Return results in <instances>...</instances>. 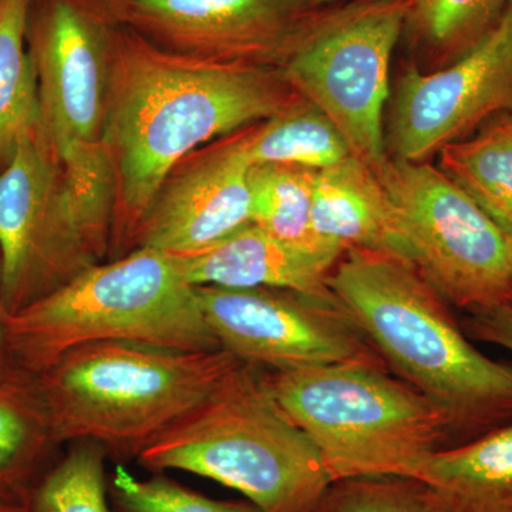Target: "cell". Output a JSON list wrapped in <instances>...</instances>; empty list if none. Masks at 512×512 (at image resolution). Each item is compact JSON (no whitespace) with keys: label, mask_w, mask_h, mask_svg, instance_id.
<instances>
[{"label":"cell","mask_w":512,"mask_h":512,"mask_svg":"<svg viewBox=\"0 0 512 512\" xmlns=\"http://www.w3.org/2000/svg\"><path fill=\"white\" fill-rule=\"evenodd\" d=\"M0 512H30L29 508L20 507V505H13L0 501Z\"/></svg>","instance_id":"obj_31"},{"label":"cell","mask_w":512,"mask_h":512,"mask_svg":"<svg viewBox=\"0 0 512 512\" xmlns=\"http://www.w3.org/2000/svg\"><path fill=\"white\" fill-rule=\"evenodd\" d=\"M505 6L507 0H410L407 26L439 69L480 42Z\"/></svg>","instance_id":"obj_24"},{"label":"cell","mask_w":512,"mask_h":512,"mask_svg":"<svg viewBox=\"0 0 512 512\" xmlns=\"http://www.w3.org/2000/svg\"><path fill=\"white\" fill-rule=\"evenodd\" d=\"M8 316L2 292V271H0V382L22 372L13 362L8 338Z\"/></svg>","instance_id":"obj_29"},{"label":"cell","mask_w":512,"mask_h":512,"mask_svg":"<svg viewBox=\"0 0 512 512\" xmlns=\"http://www.w3.org/2000/svg\"><path fill=\"white\" fill-rule=\"evenodd\" d=\"M256 124L211 141L174 165L138 229L136 248L183 254L251 225L249 147Z\"/></svg>","instance_id":"obj_14"},{"label":"cell","mask_w":512,"mask_h":512,"mask_svg":"<svg viewBox=\"0 0 512 512\" xmlns=\"http://www.w3.org/2000/svg\"><path fill=\"white\" fill-rule=\"evenodd\" d=\"M60 446L49 414L26 372L0 382V501L30 507L36 485ZM30 510V508H29Z\"/></svg>","instance_id":"obj_18"},{"label":"cell","mask_w":512,"mask_h":512,"mask_svg":"<svg viewBox=\"0 0 512 512\" xmlns=\"http://www.w3.org/2000/svg\"><path fill=\"white\" fill-rule=\"evenodd\" d=\"M32 0H0V170L23 134L39 124L35 70L28 49Z\"/></svg>","instance_id":"obj_22"},{"label":"cell","mask_w":512,"mask_h":512,"mask_svg":"<svg viewBox=\"0 0 512 512\" xmlns=\"http://www.w3.org/2000/svg\"><path fill=\"white\" fill-rule=\"evenodd\" d=\"M512 111V5L463 56L439 69L410 64L394 94L387 150L426 163L485 121Z\"/></svg>","instance_id":"obj_11"},{"label":"cell","mask_w":512,"mask_h":512,"mask_svg":"<svg viewBox=\"0 0 512 512\" xmlns=\"http://www.w3.org/2000/svg\"><path fill=\"white\" fill-rule=\"evenodd\" d=\"M507 5H512V0H507Z\"/></svg>","instance_id":"obj_32"},{"label":"cell","mask_w":512,"mask_h":512,"mask_svg":"<svg viewBox=\"0 0 512 512\" xmlns=\"http://www.w3.org/2000/svg\"><path fill=\"white\" fill-rule=\"evenodd\" d=\"M111 493L121 512H262L249 501L234 503L205 497L163 473L140 480L121 464L111 477Z\"/></svg>","instance_id":"obj_26"},{"label":"cell","mask_w":512,"mask_h":512,"mask_svg":"<svg viewBox=\"0 0 512 512\" xmlns=\"http://www.w3.org/2000/svg\"><path fill=\"white\" fill-rule=\"evenodd\" d=\"M242 365L224 349L100 342L70 350L33 376L57 443L90 440L109 456L130 460Z\"/></svg>","instance_id":"obj_3"},{"label":"cell","mask_w":512,"mask_h":512,"mask_svg":"<svg viewBox=\"0 0 512 512\" xmlns=\"http://www.w3.org/2000/svg\"><path fill=\"white\" fill-rule=\"evenodd\" d=\"M114 25L195 59L281 70L319 9L309 0H94Z\"/></svg>","instance_id":"obj_13"},{"label":"cell","mask_w":512,"mask_h":512,"mask_svg":"<svg viewBox=\"0 0 512 512\" xmlns=\"http://www.w3.org/2000/svg\"><path fill=\"white\" fill-rule=\"evenodd\" d=\"M137 460L153 473L210 478L262 512H313L332 484L318 450L276 402L266 375L245 363Z\"/></svg>","instance_id":"obj_5"},{"label":"cell","mask_w":512,"mask_h":512,"mask_svg":"<svg viewBox=\"0 0 512 512\" xmlns=\"http://www.w3.org/2000/svg\"><path fill=\"white\" fill-rule=\"evenodd\" d=\"M409 9L410 0L319 9L281 69L295 92L339 128L352 156L376 171L389 158L390 63Z\"/></svg>","instance_id":"obj_8"},{"label":"cell","mask_w":512,"mask_h":512,"mask_svg":"<svg viewBox=\"0 0 512 512\" xmlns=\"http://www.w3.org/2000/svg\"><path fill=\"white\" fill-rule=\"evenodd\" d=\"M345 251L288 244L247 225L198 251L170 254L192 286L328 292V278Z\"/></svg>","instance_id":"obj_15"},{"label":"cell","mask_w":512,"mask_h":512,"mask_svg":"<svg viewBox=\"0 0 512 512\" xmlns=\"http://www.w3.org/2000/svg\"><path fill=\"white\" fill-rule=\"evenodd\" d=\"M97 264L64 201L59 161L40 123L0 170V271L9 315Z\"/></svg>","instance_id":"obj_10"},{"label":"cell","mask_w":512,"mask_h":512,"mask_svg":"<svg viewBox=\"0 0 512 512\" xmlns=\"http://www.w3.org/2000/svg\"><path fill=\"white\" fill-rule=\"evenodd\" d=\"M312 227L320 241L345 252L357 249L403 259L382 181L356 157L316 173Z\"/></svg>","instance_id":"obj_16"},{"label":"cell","mask_w":512,"mask_h":512,"mask_svg":"<svg viewBox=\"0 0 512 512\" xmlns=\"http://www.w3.org/2000/svg\"><path fill=\"white\" fill-rule=\"evenodd\" d=\"M394 227L424 281L460 309L512 302V237L439 168L387 158L376 171Z\"/></svg>","instance_id":"obj_7"},{"label":"cell","mask_w":512,"mask_h":512,"mask_svg":"<svg viewBox=\"0 0 512 512\" xmlns=\"http://www.w3.org/2000/svg\"><path fill=\"white\" fill-rule=\"evenodd\" d=\"M116 25L94 0H32L39 123L56 158L103 138Z\"/></svg>","instance_id":"obj_12"},{"label":"cell","mask_w":512,"mask_h":512,"mask_svg":"<svg viewBox=\"0 0 512 512\" xmlns=\"http://www.w3.org/2000/svg\"><path fill=\"white\" fill-rule=\"evenodd\" d=\"M416 480L430 512H512V423L440 448Z\"/></svg>","instance_id":"obj_17"},{"label":"cell","mask_w":512,"mask_h":512,"mask_svg":"<svg viewBox=\"0 0 512 512\" xmlns=\"http://www.w3.org/2000/svg\"><path fill=\"white\" fill-rule=\"evenodd\" d=\"M437 168L512 237V111L441 148Z\"/></svg>","instance_id":"obj_19"},{"label":"cell","mask_w":512,"mask_h":512,"mask_svg":"<svg viewBox=\"0 0 512 512\" xmlns=\"http://www.w3.org/2000/svg\"><path fill=\"white\" fill-rule=\"evenodd\" d=\"M316 173L318 171L295 165H251L248 175L251 225L288 244L336 247L320 241L313 232L312 205Z\"/></svg>","instance_id":"obj_23"},{"label":"cell","mask_w":512,"mask_h":512,"mask_svg":"<svg viewBox=\"0 0 512 512\" xmlns=\"http://www.w3.org/2000/svg\"><path fill=\"white\" fill-rule=\"evenodd\" d=\"M106 448L74 441L36 485L30 512H113L107 500Z\"/></svg>","instance_id":"obj_25"},{"label":"cell","mask_w":512,"mask_h":512,"mask_svg":"<svg viewBox=\"0 0 512 512\" xmlns=\"http://www.w3.org/2000/svg\"><path fill=\"white\" fill-rule=\"evenodd\" d=\"M315 8H323L326 5H333V3H356L365 2V0H309Z\"/></svg>","instance_id":"obj_30"},{"label":"cell","mask_w":512,"mask_h":512,"mask_svg":"<svg viewBox=\"0 0 512 512\" xmlns=\"http://www.w3.org/2000/svg\"><path fill=\"white\" fill-rule=\"evenodd\" d=\"M328 286L403 382L444 414L451 437L467 443L512 423V363L483 355L409 262L346 251Z\"/></svg>","instance_id":"obj_2"},{"label":"cell","mask_w":512,"mask_h":512,"mask_svg":"<svg viewBox=\"0 0 512 512\" xmlns=\"http://www.w3.org/2000/svg\"><path fill=\"white\" fill-rule=\"evenodd\" d=\"M64 201L94 261L109 258L117 202V173L106 141H87L57 157Z\"/></svg>","instance_id":"obj_20"},{"label":"cell","mask_w":512,"mask_h":512,"mask_svg":"<svg viewBox=\"0 0 512 512\" xmlns=\"http://www.w3.org/2000/svg\"><path fill=\"white\" fill-rule=\"evenodd\" d=\"M211 332L245 365L272 373L377 360L336 296L276 288L194 286Z\"/></svg>","instance_id":"obj_9"},{"label":"cell","mask_w":512,"mask_h":512,"mask_svg":"<svg viewBox=\"0 0 512 512\" xmlns=\"http://www.w3.org/2000/svg\"><path fill=\"white\" fill-rule=\"evenodd\" d=\"M377 363L357 360L266 375L276 402L312 441L332 483L416 480L427 458L451 437L444 414Z\"/></svg>","instance_id":"obj_6"},{"label":"cell","mask_w":512,"mask_h":512,"mask_svg":"<svg viewBox=\"0 0 512 512\" xmlns=\"http://www.w3.org/2000/svg\"><path fill=\"white\" fill-rule=\"evenodd\" d=\"M249 157L254 164H286L322 171L352 157L345 137L311 101L256 124Z\"/></svg>","instance_id":"obj_21"},{"label":"cell","mask_w":512,"mask_h":512,"mask_svg":"<svg viewBox=\"0 0 512 512\" xmlns=\"http://www.w3.org/2000/svg\"><path fill=\"white\" fill-rule=\"evenodd\" d=\"M301 99L282 70L177 55L116 25L103 133L117 173L109 261L136 249L138 229L178 161Z\"/></svg>","instance_id":"obj_1"},{"label":"cell","mask_w":512,"mask_h":512,"mask_svg":"<svg viewBox=\"0 0 512 512\" xmlns=\"http://www.w3.org/2000/svg\"><path fill=\"white\" fill-rule=\"evenodd\" d=\"M466 332L471 338L512 352V302L468 311Z\"/></svg>","instance_id":"obj_28"},{"label":"cell","mask_w":512,"mask_h":512,"mask_svg":"<svg viewBox=\"0 0 512 512\" xmlns=\"http://www.w3.org/2000/svg\"><path fill=\"white\" fill-rule=\"evenodd\" d=\"M8 338L13 362L29 375L90 343L221 349L194 286L173 256L151 248L90 265L62 288L9 315Z\"/></svg>","instance_id":"obj_4"},{"label":"cell","mask_w":512,"mask_h":512,"mask_svg":"<svg viewBox=\"0 0 512 512\" xmlns=\"http://www.w3.org/2000/svg\"><path fill=\"white\" fill-rule=\"evenodd\" d=\"M313 512H430L419 481L402 477L350 478L330 484Z\"/></svg>","instance_id":"obj_27"}]
</instances>
